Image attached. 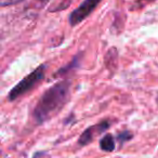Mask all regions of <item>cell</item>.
<instances>
[{"label":"cell","instance_id":"cell-1","mask_svg":"<svg viewBox=\"0 0 158 158\" xmlns=\"http://www.w3.org/2000/svg\"><path fill=\"white\" fill-rule=\"evenodd\" d=\"M69 90L70 82L65 79L42 93L33 112V117L38 125L48 121L64 107L69 99Z\"/></svg>","mask_w":158,"mask_h":158},{"label":"cell","instance_id":"cell-2","mask_svg":"<svg viewBox=\"0 0 158 158\" xmlns=\"http://www.w3.org/2000/svg\"><path fill=\"white\" fill-rule=\"evenodd\" d=\"M46 72L47 66L44 65V64L38 66L37 68H35L31 74L25 76L19 84H16L11 89V91L8 94V100L9 101H15L16 99L22 97L23 94L31 91L34 87L39 85L44 80V76H46Z\"/></svg>","mask_w":158,"mask_h":158},{"label":"cell","instance_id":"cell-3","mask_svg":"<svg viewBox=\"0 0 158 158\" xmlns=\"http://www.w3.org/2000/svg\"><path fill=\"white\" fill-rule=\"evenodd\" d=\"M102 0H84L75 10H73L72 13L68 15V23L70 26H76L84 22L93 11L98 8Z\"/></svg>","mask_w":158,"mask_h":158},{"label":"cell","instance_id":"cell-4","mask_svg":"<svg viewBox=\"0 0 158 158\" xmlns=\"http://www.w3.org/2000/svg\"><path fill=\"white\" fill-rule=\"evenodd\" d=\"M110 121H108V120H103V121H101L100 123H98V125L91 126V127L87 128V129L81 133L80 138H79V140H78L79 145H80V146H85V145L91 143V142H92V140H93V136H94V134L97 135V134L102 133V132H104L105 130H107L108 128H110Z\"/></svg>","mask_w":158,"mask_h":158},{"label":"cell","instance_id":"cell-5","mask_svg":"<svg viewBox=\"0 0 158 158\" xmlns=\"http://www.w3.org/2000/svg\"><path fill=\"white\" fill-rule=\"evenodd\" d=\"M116 140L112 134H105L103 138L100 140V148L104 152H113L115 149Z\"/></svg>","mask_w":158,"mask_h":158},{"label":"cell","instance_id":"cell-6","mask_svg":"<svg viewBox=\"0 0 158 158\" xmlns=\"http://www.w3.org/2000/svg\"><path fill=\"white\" fill-rule=\"evenodd\" d=\"M133 138V133L129 130H125V131H121L120 133L117 134V141H118L120 144H123L125 142H128L131 139Z\"/></svg>","mask_w":158,"mask_h":158},{"label":"cell","instance_id":"cell-7","mask_svg":"<svg viewBox=\"0 0 158 158\" xmlns=\"http://www.w3.org/2000/svg\"><path fill=\"white\" fill-rule=\"evenodd\" d=\"M79 57H80V55H77V56H75V59L73 60L72 62H70V64H68L67 66H65L64 68H61V69H59V72H57L56 75H64L66 74V73L69 72L70 68L73 67H76L77 66V63L79 62Z\"/></svg>","mask_w":158,"mask_h":158},{"label":"cell","instance_id":"cell-8","mask_svg":"<svg viewBox=\"0 0 158 158\" xmlns=\"http://www.w3.org/2000/svg\"><path fill=\"white\" fill-rule=\"evenodd\" d=\"M70 3H72V0H63L59 6H56L55 8L51 9L50 11H60V10H64V9H66Z\"/></svg>","mask_w":158,"mask_h":158},{"label":"cell","instance_id":"cell-9","mask_svg":"<svg viewBox=\"0 0 158 158\" xmlns=\"http://www.w3.org/2000/svg\"><path fill=\"white\" fill-rule=\"evenodd\" d=\"M21 1H23V0H0V3H1V7H7V6L15 5Z\"/></svg>","mask_w":158,"mask_h":158},{"label":"cell","instance_id":"cell-10","mask_svg":"<svg viewBox=\"0 0 158 158\" xmlns=\"http://www.w3.org/2000/svg\"><path fill=\"white\" fill-rule=\"evenodd\" d=\"M44 154V153H37L35 156H34V158H39V156H42Z\"/></svg>","mask_w":158,"mask_h":158},{"label":"cell","instance_id":"cell-11","mask_svg":"<svg viewBox=\"0 0 158 158\" xmlns=\"http://www.w3.org/2000/svg\"><path fill=\"white\" fill-rule=\"evenodd\" d=\"M156 102H157V104H158V97L156 98Z\"/></svg>","mask_w":158,"mask_h":158},{"label":"cell","instance_id":"cell-12","mask_svg":"<svg viewBox=\"0 0 158 158\" xmlns=\"http://www.w3.org/2000/svg\"><path fill=\"white\" fill-rule=\"evenodd\" d=\"M147 1H154V0H147Z\"/></svg>","mask_w":158,"mask_h":158},{"label":"cell","instance_id":"cell-13","mask_svg":"<svg viewBox=\"0 0 158 158\" xmlns=\"http://www.w3.org/2000/svg\"><path fill=\"white\" fill-rule=\"evenodd\" d=\"M40 1H47V0H40Z\"/></svg>","mask_w":158,"mask_h":158}]
</instances>
